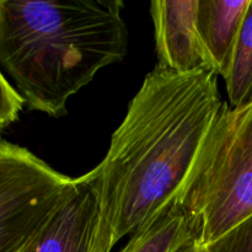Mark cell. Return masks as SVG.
Here are the masks:
<instances>
[{
    "label": "cell",
    "mask_w": 252,
    "mask_h": 252,
    "mask_svg": "<svg viewBox=\"0 0 252 252\" xmlns=\"http://www.w3.org/2000/svg\"><path fill=\"white\" fill-rule=\"evenodd\" d=\"M198 1L154 0L150 2L155 51L159 59L158 68L180 74L214 73L198 32Z\"/></svg>",
    "instance_id": "cell-5"
},
{
    "label": "cell",
    "mask_w": 252,
    "mask_h": 252,
    "mask_svg": "<svg viewBox=\"0 0 252 252\" xmlns=\"http://www.w3.org/2000/svg\"><path fill=\"white\" fill-rule=\"evenodd\" d=\"M177 206L206 246L252 216V105L226 103Z\"/></svg>",
    "instance_id": "cell-3"
},
{
    "label": "cell",
    "mask_w": 252,
    "mask_h": 252,
    "mask_svg": "<svg viewBox=\"0 0 252 252\" xmlns=\"http://www.w3.org/2000/svg\"><path fill=\"white\" fill-rule=\"evenodd\" d=\"M251 0H199L197 25L213 71L225 78Z\"/></svg>",
    "instance_id": "cell-7"
},
{
    "label": "cell",
    "mask_w": 252,
    "mask_h": 252,
    "mask_svg": "<svg viewBox=\"0 0 252 252\" xmlns=\"http://www.w3.org/2000/svg\"><path fill=\"white\" fill-rule=\"evenodd\" d=\"M224 81L231 108H244L252 105V0Z\"/></svg>",
    "instance_id": "cell-9"
},
{
    "label": "cell",
    "mask_w": 252,
    "mask_h": 252,
    "mask_svg": "<svg viewBox=\"0 0 252 252\" xmlns=\"http://www.w3.org/2000/svg\"><path fill=\"white\" fill-rule=\"evenodd\" d=\"M115 245L93 189L84 184L80 193L25 252H111Z\"/></svg>",
    "instance_id": "cell-6"
},
{
    "label": "cell",
    "mask_w": 252,
    "mask_h": 252,
    "mask_svg": "<svg viewBox=\"0 0 252 252\" xmlns=\"http://www.w3.org/2000/svg\"><path fill=\"white\" fill-rule=\"evenodd\" d=\"M208 252H252V216L246 218L218 240L207 246Z\"/></svg>",
    "instance_id": "cell-10"
},
{
    "label": "cell",
    "mask_w": 252,
    "mask_h": 252,
    "mask_svg": "<svg viewBox=\"0 0 252 252\" xmlns=\"http://www.w3.org/2000/svg\"><path fill=\"white\" fill-rule=\"evenodd\" d=\"M192 239H196L193 228L176 204L157 221L130 235L120 252H177Z\"/></svg>",
    "instance_id": "cell-8"
},
{
    "label": "cell",
    "mask_w": 252,
    "mask_h": 252,
    "mask_svg": "<svg viewBox=\"0 0 252 252\" xmlns=\"http://www.w3.org/2000/svg\"><path fill=\"white\" fill-rule=\"evenodd\" d=\"M122 0H0V64L30 110L61 118L69 98L128 51Z\"/></svg>",
    "instance_id": "cell-2"
},
{
    "label": "cell",
    "mask_w": 252,
    "mask_h": 252,
    "mask_svg": "<svg viewBox=\"0 0 252 252\" xmlns=\"http://www.w3.org/2000/svg\"><path fill=\"white\" fill-rule=\"evenodd\" d=\"M177 252H208L206 245L199 243L197 239H192L191 241L186 244V245L182 246Z\"/></svg>",
    "instance_id": "cell-12"
},
{
    "label": "cell",
    "mask_w": 252,
    "mask_h": 252,
    "mask_svg": "<svg viewBox=\"0 0 252 252\" xmlns=\"http://www.w3.org/2000/svg\"><path fill=\"white\" fill-rule=\"evenodd\" d=\"M26 103L17 89L10 85L4 74L0 76V127L5 129L19 120L20 112Z\"/></svg>",
    "instance_id": "cell-11"
},
{
    "label": "cell",
    "mask_w": 252,
    "mask_h": 252,
    "mask_svg": "<svg viewBox=\"0 0 252 252\" xmlns=\"http://www.w3.org/2000/svg\"><path fill=\"white\" fill-rule=\"evenodd\" d=\"M84 187L26 148L0 143V252H25Z\"/></svg>",
    "instance_id": "cell-4"
},
{
    "label": "cell",
    "mask_w": 252,
    "mask_h": 252,
    "mask_svg": "<svg viewBox=\"0 0 252 252\" xmlns=\"http://www.w3.org/2000/svg\"><path fill=\"white\" fill-rule=\"evenodd\" d=\"M217 78L212 71L180 74L155 66L102 161L80 176L115 244L179 203L226 105Z\"/></svg>",
    "instance_id": "cell-1"
}]
</instances>
